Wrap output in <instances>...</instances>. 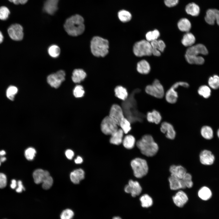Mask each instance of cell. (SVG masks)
Masks as SVG:
<instances>
[{
    "instance_id": "6da1fadb",
    "label": "cell",
    "mask_w": 219,
    "mask_h": 219,
    "mask_svg": "<svg viewBox=\"0 0 219 219\" xmlns=\"http://www.w3.org/2000/svg\"><path fill=\"white\" fill-rule=\"evenodd\" d=\"M84 19L81 16L76 14L68 18L66 20L64 28L67 33L71 36H77L84 31Z\"/></svg>"
},
{
    "instance_id": "7a4b0ae2",
    "label": "cell",
    "mask_w": 219,
    "mask_h": 219,
    "mask_svg": "<svg viewBox=\"0 0 219 219\" xmlns=\"http://www.w3.org/2000/svg\"><path fill=\"white\" fill-rule=\"evenodd\" d=\"M136 145L143 155L148 157L154 156L158 150V145L150 134L144 135L137 141Z\"/></svg>"
},
{
    "instance_id": "3957f363",
    "label": "cell",
    "mask_w": 219,
    "mask_h": 219,
    "mask_svg": "<svg viewBox=\"0 0 219 219\" xmlns=\"http://www.w3.org/2000/svg\"><path fill=\"white\" fill-rule=\"evenodd\" d=\"M109 42L106 39L98 36L93 38L91 42L92 54L97 57H104L108 53Z\"/></svg>"
},
{
    "instance_id": "277c9868",
    "label": "cell",
    "mask_w": 219,
    "mask_h": 219,
    "mask_svg": "<svg viewBox=\"0 0 219 219\" xmlns=\"http://www.w3.org/2000/svg\"><path fill=\"white\" fill-rule=\"evenodd\" d=\"M130 164L134 175L136 177L141 178L148 173V167L145 160L136 158L131 161Z\"/></svg>"
},
{
    "instance_id": "5b68a950",
    "label": "cell",
    "mask_w": 219,
    "mask_h": 219,
    "mask_svg": "<svg viewBox=\"0 0 219 219\" xmlns=\"http://www.w3.org/2000/svg\"><path fill=\"white\" fill-rule=\"evenodd\" d=\"M133 50L134 54L137 57L150 56L152 54L151 43L146 40H142L136 42Z\"/></svg>"
},
{
    "instance_id": "8992f818",
    "label": "cell",
    "mask_w": 219,
    "mask_h": 219,
    "mask_svg": "<svg viewBox=\"0 0 219 219\" xmlns=\"http://www.w3.org/2000/svg\"><path fill=\"white\" fill-rule=\"evenodd\" d=\"M148 95L154 97L161 99L165 95L164 87L158 79H155L151 85H147L145 89Z\"/></svg>"
},
{
    "instance_id": "52a82bcc",
    "label": "cell",
    "mask_w": 219,
    "mask_h": 219,
    "mask_svg": "<svg viewBox=\"0 0 219 219\" xmlns=\"http://www.w3.org/2000/svg\"><path fill=\"white\" fill-rule=\"evenodd\" d=\"M189 85L188 83L184 82H179L173 84L167 91L165 94V97L166 101L171 104L175 103L178 98V93L176 89L179 86L188 88Z\"/></svg>"
},
{
    "instance_id": "ba28073f",
    "label": "cell",
    "mask_w": 219,
    "mask_h": 219,
    "mask_svg": "<svg viewBox=\"0 0 219 219\" xmlns=\"http://www.w3.org/2000/svg\"><path fill=\"white\" fill-rule=\"evenodd\" d=\"M118 125L109 116L105 117L101 123V129L102 132L107 135H112L118 129Z\"/></svg>"
},
{
    "instance_id": "9c48e42d",
    "label": "cell",
    "mask_w": 219,
    "mask_h": 219,
    "mask_svg": "<svg viewBox=\"0 0 219 219\" xmlns=\"http://www.w3.org/2000/svg\"><path fill=\"white\" fill-rule=\"evenodd\" d=\"M65 73L62 70L58 71L56 73L51 74L47 77L48 83L52 87L58 88L62 82L65 79Z\"/></svg>"
},
{
    "instance_id": "30bf717a",
    "label": "cell",
    "mask_w": 219,
    "mask_h": 219,
    "mask_svg": "<svg viewBox=\"0 0 219 219\" xmlns=\"http://www.w3.org/2000/svg\"><path fill=\"white\" fill-rule=\"evenodd\" d=\"M8 32L11 38L14 40H21L23 37V28L18 24H13L10 26L8 29Z\"/></svg>"
},
{
    "instance_id": "8fae6325",
    "label": "cell",
    "mask_w": 219,
    "mask_h": 219,
    "mask_svg": "<svg viewBox=\"0 0 219 219\" xmlns=\"http://www.w3.org/2000/svg\"><path fill=\"white\" fill-rule=\"evenodd\" d=\"M109 116L118 125L124 117L121 107L116 104H113L111 106Z\"/></svg>"
},
{
    "instance_id": "7c38bea8",
    "label": "cell",
    "mask_w": 219,
    "mask_h": 219,
    "mask_svg": "<svg viewBox=\"0 0 219 219\" xmlns=\"http://www.w3.org/2000/svg\"><path fill=\"white\" fill-rule=\"evenodd\" d=\"M208 54V50L203 44L199 43L189 47L187 49L185 55L197 57L199 55H206Z\"/></svg>"
},
{
    "instance_id": "4fadbf2b",
    "label": "cell",
    "mask_w": 219,
    "mask_h": 219,
    "mask_svg": "<svg viewBox=\"0 0 219 219\" xmlns=\"http://www.w3.org/2000/svg\"><path fill=\"white\" fill-rule=\"evenodd\" d=\"M142 188L137 181L130 180L127 185L125 187L124 190L127 193H130L134 197L139 195L142 191Z\"/></svg>"
},
{
    "instance_id": "5bb4252c",
    "label": "cell",
    "mask_w": 219,
    "mask_h": 219,
    "mask_svg": "<svg viewBox=\"0 0 219 219\" xmlns=\"http://www.w3.org/2000/svg\"><path fill=\"white\" fill-rule=\"evenodd\" d=\"M160 130L162 132L165 134L168 139L173 140L176 136V132L173 125L169 122L165 121L162 123Z\"/></svg>"
},
{
    "instance_id": "9a60e30c",
    "label": "cell",
    "mask_w": 219,
    "mask_h": 219,
    "mask_svg": "<svg viewBox=\"0 0 219 219\" xmlns=\"http://www.w3.org/2000/svg\"><path fill=\"white\" fill-rule=\"evenodd\" d=\"M152 47V54L156 56H159L165 47L164 42L161 40H157L150 42Z\"/></svg>"
},
{
    "instance_id": "2e32d148",
    "label": "cell",
    "mask_w": 219,
    "mask_h": 219,
    "mask_svg": "<svg viewBox=\"0 0 219 219\" xmlns=\"http://www.w3.org/2000/svg\"><path fill=\"white\" fill-rule=\"evenodd\" d=\"M172 199L177 206L181 207L187 202L188 199L186 193L183 191L180 190L173 196Z\"/></svg>"
},
{
    "instance_id": "e0dca14e",
    "label": "cell",
    "mask_w": 219,
    "mask_h": 219,
    "mask_svg": "<svg viewBox=\"0 0 219 219\" xmlns=\"http://www.w3.org/2000/svg\"><path fill=\"white\" fill-rule=\"evenodd\" d=\"M201 163L204 165H211L214 160V155L210 151L204 150L202 151L200 155Z\"/></svg>"
},
{
    "instance_id": "ac0fdd59",
    "label": "cell",
    "mask_w": 219,
    "mask_h": 219,
    "mask_svg": "<svg viewBox=\"0 0 219 219\" xmlns=\"http://www.w3.org/2000/svg\"><path fill=\"white\" fill-rule=\"evenodd\" d=\"M33 177L35 182L37 184L41 183L48 176H50L49 172L41 169L35 170L33 172Z\"/></svg>"
},
{
    "instance_id": "d6986e66",
    "label": "cell",
    "mask_w": 219,
    "mask_h": 219,
    "mask_svg": "<svg viewBox=\"0 0 219 219\" xmlns=\"http://www.w3.org/2000/svg\"><path fill=\"white\" fill-rule=\"evenodd\" d=\"M171 176L182 179L187 173L186 169L181 165H172L170 167Z\"/></svg>"
},
{
    "instance_id": "ffe728a7",
    "label": "cell",
    "mask_w": 219,
    "mask_h": 219,
    "mask_svg": "<svg viewBox=\"0 0 219 219\" xmlns=\"http://www.w3.org/2000/svg\"><path fill=\"white\" fill-rule=\"evenodd\" d=\"M59 0H47L44 5V11L50 15L53 14L57 9Z\"/></svg>"
},
{
    "instance_id": "44dd1931",
    "label": "cell",
    "mask_w": 219,
    "mask_h": 219,
    "mask_svg": "<svg viewBox=\"0 0 219 219\" xmlns=\"http://www.w3.org/2000/svg\"><path fill=\"white\" fill-rule=\"evenodd\" d=\"M146 118L148 122L158 124L161 122L162 117L160 113L158 111L154 109L148 112Z\"/></svg>"
},
{
    "instance_id": "7402d4cb",
    "label": "cell",
    "mask_w": 219,
    "mask_h": 219,
    "mask_svg": "<svg viewBox=\"0 0 219 219\" xmlns=\"http://www.w3.org/2000/svg\"><path fill=\"white\" fill-rule=\"evenodd\" d=\"M70 179L72 182L75 184H78L85 178V172L81 169L75 170L70 174Z\"/></svg>"
},
{
    "instance_id": "603a6c76",
    "label": "cell",
    "mask_w": 219,
    "mask_h": 219,
    "mask_svg": "<svg viewBox=\"0 0 219 219\" xmlns=\"http://www.w3.org/2000/svg\"><path fill=\"white\" fill-rule=\"evenodd\" d=\"M86 76L85 72L81 69H75L72 74L71 78L75 83H79L83 80Z\"/></svg>"
},
{
    "instance_id": "cb8c5ba5",
    "label": "cell",
    "mask_w": 219,
    "mask_h": 219,
    "mask_svg": "<svg viewBox=\"0 0 219 219\" xmlns=\"http://www.w3.org/2000/svg\"><path fill=\"white\" fill-rule=\"evenodd\" d=\"M124 132L121 129L118 130L111 135L110 139L111 143L116 145H118L121 143L123 141V137Z\"/></svg>"
},
{
    "instance_id": "d4e9b609",
    "label": "cell",
    "mask_w": 219,
    "mask_h": 219,
    "mask_svg": "<svg viewBox=\"0 0 219 219\" xmlns=\"http://www.w3.org/2000/svg\"><path fill=\"white\" fill-rule=\"evenodd\" d=\"M137 70L141 74H147L149 73L151 70L150 65L147 61L142 60L137 64Z\"/></svg>"
},
{
    "instance_id": "484cf974",
    "label": "cell",
    "mask_w": 219,
    "mask_h": 219,
    "mask_svg": "<svg viewBox=\"0 0 219 219\" xmlns=\"http://www.w3.org/2000/svg\"><path fill=\"white\" fill-rule=\"evenodd\" d=\"M195 40L194 35L192 33L188 32L183 35L181 42L184 46L189 47L193 45Z\"/></svg>"
},
{
    "instance_id": "4316f807",
    "label": "cell",
    "mask_w": 219,
    "mask_h": 219,
    "mask_svg": "<svg viewBox=\"0 0 219 219\" xmlns=\"http://www.w3.org/2000/svg\"><path fill=\"white\" fill-rule=\"evenodd\" d=\"M177 26L181 31L186 33L189 31L191 27L190 21L186 18L180 19L178 23Z\"/></svg>"
},
{
    "instance_id": "83f0119b",
    "label": "cell",
    "mask_w": 219,
    "mask_h": 219,
    "mask_svg": "<svg viewBox=\"0 0 219 219\" xmlns=\"http://www.w3.org/2000/svg\"><path fill=\"white\" fill-rule=\"evenodd\" d=\"M186 11L188 14L193 16H197L200 13V9L199 6L193 2L188 4L185 8Z\"/></svg>"
},
{
    "instance_id": "f1b7e54d",
    "label": "cell",
    "mask_w": 219,
    "mask_h": 219,
    "mask_svg": "<svg viewBox=\"0 0 219 219\" xmlns=\"http://www.w3.org/2000/svg\"><path fill=\"white\" fill-rule=\"evenodd\" d=\"M170 187L172 190H177L182 189L181 179L171 176L169 178Z\"/></svg>"
},
{
    "instance_id": "f546056e",
    "label": "cell",
    "mask_w": 219,
    "mask_h": 219,
    "mask_svg": "<svg viewBox=\"0 0 219 219\" xmlns=\"http://www.w3.org/2000/svg\"><path fill=\"white\" fill-rule=\"evenodd\" d=\"M185 57L187 61L191 64L201 65L205 61L203 57L200 56L195 57L185 55Z\"/></svg>"
},
{
    "instance_id": "4dcf8cb0",
    "label": "cell",
    "mask_w": 219,
    "mask_h": 219,
    "mask_svg": "<svg viewBox=\"0 0 219 219\" xmlns=\"http://www.w3.org/2000/svg\"><path fill=\"white\" fill-rule=\"evenodd\" d=\"M198 195L202 200H207L209 199L212 196V193L208 187L204 186L202 187L198 192Z\"/></svg>"
},
{
    "instance_id": "1f68e13d",
    "label": "cell",
    "mask_w": 219,
    "mask_h": 219,
    "mask_svg": "<svg viewBox=\"0 0 219 219\" xmlns=\"http://www.w3.org/2000/svg\"><path fill=\"white\" fill-rule=\"evenodd\" d=\"M124 147L127 149H132L134 147L135 142L134 137L131 135L126 136L122 141Z\"/></svg>"
},
{
    "instance_id": "d6a6232c",
    "label": "cell",
    "mask_w": 219,
    "mask_h": 219,
    "mask_svg": "<svg viewBox=\"0 0 219 219\" xmlns=\"http://www.w3.org/2000/svg\"><path fill=\"white\" fill-rule=\"evenodd\" d=\"M114 92L115 96L118 98L125 100L128 96V92L125 88L121 86H118L115 89Z\"/></svg>"
},
{
    "instance_id": "836d02e7",
    "label": "cell",
    "mask_w": 219,
    "mask_h": 219,
    "mask_svg": "<svg viewBox=\"0 0 219 219\" xmlns=\"http://www.w3.org/2000/svg\"><path fill=\"white\" fill-rule=\"evenodd\" d=\"M192 178V176L189 173L187 172L185 174L183 177L181 179L182 189L191 188L192 187L193 184Z\"/></svg>"
},
{
    "instance_id": "e575fe53",
    "label": "cell",
    "mask_w": 219,
    "mask_h": 219,
    "mask_svg": "<svg viewBox=\"0 0 219 219\" xmlns=\"http://www.w3.org/2000/svg\"><path fill=\"white\" fill-rule=\"evenodd\" d=\"M205 19L209 24L213 25L214 24L216 21L215 9H210L207 10Z\"/></svg>"
},
{
    "instance_id": "d590c367",
    "label": "cell",
    "mask_w": 219,
    "mask_h": 219,
    "mask_svg": "<svg viewBox=\"0 0 219 219\" xmlns=\"http://www.w3.org/2000/svg\"><path fill=\"white\" fill-rule=\"evenodd\" d=\"M118 16L120 20L124 23L130 21L132 18L130 12L125 10L120 11L118 13Z\"/></svg>"
},
{
    "instance_id": "8d00e7d4",
    "label": "cell",
    "mask_w": 219,
    "mask_h": 219,
    "mask_svg": "<svg viewBox=\"0 0 219 219\" xmlns=\"http://www.w3.org/2000/svg\"><path fill=\"white\" fill-rule=\"evenodd\" d=\"M201 134L204 138L207 139H210L212 138L213 132L212 128L208 126H205L203 127L201 130Z\"/></svg>"
},
{
    "instance_id": "74e56055",
    "label": "cell",
    "mask_w": 219,
    "mask_h": 219,
    "mask_svg": "<svg viewBox=\"0 0 219 219\" xmlns=\"http://www.w3.org/2000/svg\"><path fill=\"white\" fill-rule=\"evenodd\" d=\"M141 206L143 207L148 208L151 206L153 203L152 198L148 194H144L140 198Z\"/></svg>"
},
{
    "instance_id": "f35d334b",
    "label": "cell",
    "mask_w": 219,
    "mask_h": 219,
    "mask_svg": "<svg viewBox=\"0 0 219 219\" xmlns=\"http://www.w3.org/2000/svg\"><path fill=\"white\" fill-rule=\"evenodd\" d=\"M160 35L159 31L156 29L148 32L146 34V40L151 42L158 40Z\"/></svg>"
},
{
    "instance_id": "ab89813d",
    "label": "cell",
    "mask_w": 219,
    "mask_h": 219,
    "mask_svg": "<svg viewBox=\"0 0 219 219\" xmlns=\"http://www.w3.org/2000/svg\"><path fill=\"white\" fill-rule=\"evenodd\" d=\"M198 92L200 96L205 98H209L211 95V91L210 88L207 85L200 86L198 90Z\"/></svg>"
},
{
    "instance_id": "60d3db41",
    "label": "cell",
    "mask_w": 219,
    "mask_h": 219,
    "mask_svg": "<svg viewBox=\"0 0 219 219\" xmlns=\"http://www.w3.org/2000/svg\"><path fill=\"white\" fill-rule=\"evenodd\" d=\"M209 86L213 89H217L219 88V76L214 75L210 77L208 80Z\"/></svg>"
},
{
    "instance_id": "b9f144b4",
    "label": "cell",
    "mask_w": 219,
    "mask_h": 219,
    "mask_svg": "<svg viewBox=\"0 0 219 219\" xmlns=\"http://www.w3.org/2000/svg\"><path fill=\"white\" fill-rule=\"evenodd\" d=\"M48 52L49 55L52 57L56 58L60 54L61 50L59 47L57 45H53L48 48Z\"/></svg>"
},
{
    "instance_id": "7bdbcfd3",
    "label": "cell",
    "mask_w": 219,
    "mask_h": 219,
    "mask_svg": "<svg viewBox=\"0 0 219 219\" xmlns=\"http://www.w3.org/2000/svg\"><path fill=\"white\" fill-rule=\"evenodd\" d=\"M17 88L14 86H10L7 89L6 92V95L7 98L9 100L13 101L14 100L15 96L18 92Z\"/></svg>"
},
{
    "instance_id": "ee69618b",
    "label": "cell",
    "mask_w": 219,
    "mask_h": 219,
    "mask_svg": "<svg viewBox=\"0 0 219 219\" xmlns=\"http://www.w3.org/2000/svg\"><path fill=\"white\" fill-rule=\"evenodd\" d=\"M120 126L125 134H127L131 129L130 124L127 119L124 117L120 122Z\"/></svg>"
},
{
    "instance_id": "f6af8a7d",
    "label": "cell",
    "mask_w": 219,
    "mask_h": 219,
    "mask_svg": "<svg viewBox=\"0 0 219 219\" xmlns=\"http://www.w3.org/2000/svg\"><path fill=\"white\" fill-rule=\"evenodd\" d=\"M85 91L82 86L80 85H76L74 88L73 94L74 96L76 98L82 97L84 95Z\"/></svg>"
},
{
    "instance_id": "bcb514c9",
    "label": "cell",
    "mask_w": 219,
    "mask_h": 219,
    "mask_svg": "<svg viewBox=\"0 0 219 219\" xmlns=\"http://www.w3.org/2000/svg\"><path fill=\"white\" fill-rule=\"evenodd\" d=\"M74 215L73 211L70 209L64 210L60 215L61 219H72Z\"/></svg>"
},
{
    "instance_id": "7dc6e473",
    "label": "cell",
    "mask_w": 219,
    "mask_h": 219,
    "mask_svg": "<svg viewBox=\"0 0 219 219\" xmlns=\"http://www.w3.org/2000/svg\"><path fill=\"white\" fill-rule=\"evenodd\" d=\"M10 12L8 8L5 6L0 7V19L6 20L8 17Z\"/></svg>"
},
{
    "instance_id": "c3c4849f",
    "label": "cell",
    "mask_w": 219,
    "mask_h": 219,
    "mask_svg": "<svg viewBox=\"0 0 219 219\" xmlns=\"http://www.w3.org/2000/svg\"><path fill=\"white\" fill-rule=\"evenodd\" d=\"M36 152L34 148H29L27 149L25 152V157L28 160H32L34 158Z\"/></svg>"
},
{
    "instance_id": "681fc988",
    "label": "cell",
    "mask_w": 219,
    "mask_h": 219,
    "mask_svg": "<svg viewBox=\"0 0 219 219\" xmlns=\"http://www.w3.org/2000/svg\"><path fill=\"white\" fill-rule=\"evenodd\" d=\"M53 182V178L50 176H49L45 179L42 182L43 188L46 190L49 189L52 185Z\"/></svg>"
},
{
    "instance_id": "f907efd6",
    "label": "cell",
    "mask_w": 219,
    "mask_h": 219,
    "mask_svg": "<svg viewBox=\"0 0 219 219\" xmlns=\"http://www.w3.org/2000/svg\"><path fill=\"white\" fill-rule=\"evenodd\" d=\"M7 184V178L5 175L0 173V188H3Z\"/></svg>"
},
{
    "instance_id": "816d5d0a",
    "label": "cell",
    "mask_w": 219,
    "mask_h": 219,
    "mask_svg": "<svg viewBox=\"0 0 219 219\" xmlns=\"http://www.w3.org/2000/svg\"><path fill=\"white\" fill-rule=\"evenodd\" d=\"M179 2V0H164L165 5L169 7H171L176 5Z\"/></svg>"
},
{
    "instance_id": "f5cc1de1",
    "label": "cell",
    "mask_w": 219,
    "mask_h": 219,
    "mask_svg": "<svg viewBox=\"0 0 219 219\" xmlns=\"http://www.w3.org/2000/svg\"><path fill=\"white\" fill-rule=\"evenodd\" d=\"M17 184L18 187L16 189V191L17 192L20 193L22 192L23 190H25L21 181H18L17 182Z\"/></svg>"
},
{
    "instance_id": "db71d44e",
    "label": "cell",
    "mask_w": 219,
    "mask_h": 219,
    "mask_svg": "<svg viewBox=\"0 0 219 219\" xmlns=\"http://www.w3.org/2000/svg\"><path fill=\"white\" fill-rule=\"evenodd\" d=\"M65 154L67 158L70 160L74 156L73 151L70 149L67 150L65 151Z\"/></svg>"
},
{
    "instance_id": "11a10c76",
    "label": "cell",
    "mask_w": 219,
    "mask_h": 219,
    "mask_svg": "<svg viewBox=\"0 0 219 219\" xmlns=\"http://www.w3.org/2000/svg\"><path fill=\"white\" fill-rule=\"evenodd\" d=\"M6 152L5 151H0V165L2 162H4L6 160V158L4 156Z\"/></svg>"
},
{
    "instance_id": "9f6ffc18",
    "label": "cell",
    "mask_w": 219,
    "mask_h": 219,
    "mask_svg": "<svg viewBox=\"0 0 219 219\" xmlns=\"http://www.w3.org/2000/svg\"><path fill=\"white\" fill-rule=\"evenodd\" d=\"M215 19L217 25L219 26V10L215 9Z\"/></svg>"
},
{
    "instance_id": "6f0895ef",
    "label": "cell",
    "mask_w": 219,
    "mask_h": 219,
    "mask_svg": "<svg viewBox=\"0 0 219 219\" xmlns=\"http://www.w3.org/2000/svg\"><path fill=\"white\" fill-rule=\"evenodd\" d=\"M75 162L76 164H81L82 162L83 159L81 157L78 156L75 160Z\"/></svg>"
},
{
    "instance_id": "680465c9",
    "label": "cell",
    "mask_w": 219,
    "mask_h": 219,
    "mask_svg": "<svg viewBox=\"0 0 219 219\" xmlns=\"http://www.w3.org/2000/svg\"><path fill=\"white\" fill-rule=\"evenodd\" d=\"M17 182L15 179H12L11 181V183L10 185L12 189H15L17 186Z\"/></svg>"
},
{
    "instance_id": "91938a15",
    "label": "cell",
    "mask_w": 219,
    "mask_h": 219,
    "mask_svg": "<svg viewBox=\"0 0 219 219\" xmlns=\"http://www.w3.org/2000/svg\"><path fill=\"white\" fill-rule=\"evenodd\" d=\"M9 2L13 3L16 5L19 4V0H8Z\"/></svg>"
},
{
    "instance_id": "94428289",
    "label": "cell",
    "mask_w": 219,
    "mask_h": 219,
    "mask_svg": "<svg viewBox=\"0 0 219 219\" xmlns=\"http://www.w3.org/2000/svg\"><path fill=\"white\" fill-rule=\"evenodd\" d=\"M3 39V36L2 32L0 31V43L2 42Z\"/></svg>"
},
{
    "instance_id": "6125c7cd",
    "label": "cell",
    "mask_w": 219,
    "mask_h": 219,
    "mask_svg": "<svg viewBox=\"0 0 219 219\" xmlns=\"http://www.w3.org/2000/svg\"><path fill=\"white\" fill-rule=\"evenodd\" d=\"M28 0H19V4H24L27 2Z\"/></svg>"
},
{
    "instance_id": "be15d7a7",
    "label": "cell",
    "mask_w": 219,
    "mask_h": 219,
    "mask_svg": "<svg viewBox=\"0 0 219 219\" xmlns=\"http://www.w3.org/2000/svg\"><path fill=\"white\" fill-rule=\"evenodd\" d=\"M113 219H122L120 217H114Z\"/></svg>"
},
{
    "instance_id": "e7e4bbea",
    "label": "cell",
    "mask_w": 219,
    "mask_h": 219,
    "mask_svg": "<svg viewBox=\"0 0 219 219\" xmlns=\"http://www.w3.org/2000/svg\"><path fill=\"white\" fill-rule=\"evenodd\" d=\"M217 135L218 136V137L219 138V129L217 131Z\"/></svg>"
}]
</instances>
